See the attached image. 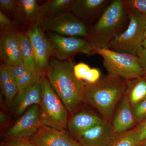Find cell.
Here are the masks:
<instances>
[{"label": "cell", "mask_w": 146, "mask_h": 146, "mask_svg": "<svg viewBox=\"0 0 146 146\" xmlns=\"http://www.w3.org/2000/svg\"><path fill=\"white\" fill-rule=\"evenodd\" d=\"M0 56L2 63L8 67L23 63L16 29L1 31Z\"/></svg>", "instance_id": "cell-14"}, {"label": "cell", "mask_w": 146, "mask_h": 146, "mask_svg": "<svg viewBox=\"0 0 146 146\" xmlns=\"http://www.w3.org/2000/svg\"><path fill=\"white\" fill-rule=\"evenodd\" d=\"M74 0H49L41 6L44 19L71 11Z\"/></svg>", "instance_id": "cell-22"}, {"label": "cell", "mask_w": 146, "mask_h": 146, "mask_svg": "<svg viewBox=\"0 0 146 146\" xmlns=\"http://www.w3.org/2000/svg\"><path fill=\"white\" fill-rule=\"evenodd\" d=\"M9 119L8 116L6 115L3 112H1L0 113V121L1 124H3L7 123L9 121Z\"/></svg>", "instance_id": "cell-35"}, {"label": "cell", "mask_w": 146, "mask_h": 146, "mask_svg": "<svg viewBox=\"0 0 146 146\" xmlns=\"http://www.w3.org/2000/svg\"><path fill=\"white\" fill-rule=\"evenodd\" d=\"M136 127L142 143L146 140V119L138 124Z\"/></svg>", "instance_id": "cell-33"}, {"label": "cell", "mask_w": 146, "mask_h": 146, "mask_svg": "<svg viewBox=\"0 0 146 146\" xmlns=\"http://www.w3.org/2000/svg\"><path fill=\"white\" fill-rule=\"evenodd\" d=\"M30 140L36 146H82L66 130L43 125Z\"/></svg>", "instance_id": "cell-13"}, {"label": "cell", "mask_w": 146, "mask_h": 146, "mask_svg": "<svg viewBox=\"0 0 146 146\" xmlns=\"http://www.w3.org/2000/svg\"><path fill=\"white\" fill-rule=\"evenodd\" d=\"M31 41L34 51L36 68L46 74L52 57V49L49 40L44 32L38 26H34L27 33Z\"/></svg>", "instance_id": "cell-10"}, {"label": "cell", "mask_w": 146, "mask_h": 146, "mask_svg": "<svg viewBox=\"0 0 146 146\" xmlns=\"http://www.w3.org/2000/svg\"><path fill=\"white\" fill-rule=\"evenodd\" d=\"M94 53L99 54L103 58V65L108 75L126 80L146 75L136 56L95 47Z\"/></svg>", "instance_id": "cell-5"}, {"label": "cell", "mask_w": 146, "mask_h": 146, "mask_svg": "<svg viewBox=\"0 0 146 146\" xmlns=\"http://www.w3.org/2000/svg\"><path fill=\"white\" fill-rule=\"evenodd\" d=\"M71 59L60 60L52 57L46 76L51 86L69 113L77 112L84 102L87 83L76 77Z\"/></svg>", "instance_id": "cell-1"}, {"label": "cell", "mask_w": 146, "mask_h": 146, "mask_svg": "<svg viewBox=\"0 0 146 146\" xmlns=\"http://www.w3.org/2000/svg\"><path fill=\"white\" fill-rule=\"evenodd\" d=\"M91 68L86 63H80L74 65V73L76 77L82 80H85L86 75Z\"/></svg>", "instance_id": "cell-29"}, {"label": "cell", "mask_w": 146, "mask_h": 146, "mask_svg": "<svg viewBox=\"0 0 146 146\" xmlns=\"http://www.w3.org/2000/svg\"><path fill=\"white\" fill-rule=\"evenodd\" d=\"M17 35L24 66L27 70L36 69L34 51L29 37L23 32L17 31Z\"/></svg>", "instance_id": "cell-21"}, {"label": "cell", "mask_w": 146, "mask_h": 146, "mask_svg": "<svg viewBox=\"0 0 146 146\" xmlns=\"http://www.w3.org/2000/svg\"><path fill=\"white\" fill-rule=\"evenodd\" d=\"M1 10L8 16L13 19L16 7V1L0 0Z\"/></svg>", "instance_id": "cell-28"}, {"label": "cell", "mask_w": 146, "mask_h": 146, "mask_svg": "<svg viewBox=\"0 0 146 146\" xmlns=\"http://www.w3.org/2000/svg\"><path fill=\"white\" fill-rule=\"evenodd\" d=\"M43 74L37 68L31 70L27 71L24 75L17 81L18 92L25 90L38 83Z\"/></svg>", "instance_id": "cell-24"}, {"label": "cell", "mask_w": 146, "mask_h": 146, "mask_svg": "<svg viewBox=\"0 0 146 146\" xmlns=\"http://www.w3.org/2000/svg\"><path fill=\"white\" fill-rule=\"evenodd\" d=\"M13 19L16 30L17 27H25L27 32L32 27H39L44 17L41 6L36 0H17Z\"/></svg>", "instance_id": "cell-11"}, {"label": "cell", "mask_w": 146, "mask_h": 146, "mask_svg": "<svg viewBox=\"0 0 146 146\" xmlns=\"http://www.w3.org/2000/svg\"><path fill=\"white\" fill-rule=\"evenodd\" d=\"M117 106L111 122L115 135L134 128L137 124L132 106L125 96H124Z\"/></svg>", "instance_id": "cell-18"}, {"label": "cell", "mask_w": 146, "mask_h": 146, "mask_svg": "<svg viewBox=\"0 0 146 146\" xmlns=\"http://www.w3.org/2000/svg\"><path fill=\"white\" fill-rule=\"evenodd\" d=\"M137 56L140 65L146 73V49H142L137 54Z\"/></svg>", "instance_id": "cell-34"}, {"label": "cell", "mask_w": 146, "mask_h": 146, "mask_svg": "<svg viewBox=\"0 0 146 146\" xmlns=\"http://www.w3.org/2000/svg\"><path fill=\"white\" fill-rule=\"evenodd\" d=\"M9 70L10 71L11 74L13 76V78L16 82L19 78L25 74L27 72V70L24 66L23 63H21L15 66L8 67Z\"/></svg>", "instance_id": "cell-31"}, {"label": "cell", "mask_w": 146, "mask_h": 146, "mask_svg": "<svg viewBox=\"0 0 146 146\" xmlns=\"http://www.w3.org/2000/svg\"><path fill=\"white\" fill-rule=\"evenodd\" d=\"M42 98L40 81L33 86L18 92L11 104L12 112L16 116L23 115L27 110L35 105L39 106Z\"/></svg>", "instance_id": "cell-17"}, {"label": "cell", "mask_w": 146, "mask_h": 146, "mask_svg": "<svg viewBox=\"0 0 146 146\" xmlns=\"http://www.w3.org/2000/svg\"><path fill=\"white\" fill-rule=\"evenodd\" d=\"M127 10L138 12L146 18V0H122Z\"/></svg>", "instance_id": "cell-25"}, {"label": "cell", "mask_w": 146, "mask_h": 146, "mask_svg": "<svg viewBox=\"0 0 146 146\" xmlns=\"http://www.w3.org/2000/svg\"><path fill=\"white\" fill-rule=\"evenodd\" d=\"M44 32L63 36L85 37L89 28L71 11L45 18L39 26Z\"/></svg>", "instance_id": "cell-8"}, {"label": "cell", "mask_w": 146, "mask_h": 146, "mask_svg": "<svg viewBox=\"0 0 146 146\" xmlns=\"http://www.w3.org/2000/svg\"><path fill=\"white\" fill-rule=\"evenodd\" d=\"M141 146H146V140L143 141L141 144Z\"/></svg>", "instance_id": "cell-37"}, {"label": "cell", "mask_w": 146, "mask_h": 146, "mask_svg": "<svg viewBox=\"0 0 146 146\" xmlns=\"http://www.w3.org/2000/svg\"><path fill=\"white\" fill-rule=\"evenodd\" d=\"M0 84L1 89L8 106H11L18 93L17 82L11 74L8 68L2 63L0 67Z\"/></svg>", "instance_id": "cell-19"}, {"label": "cell", "mask_w": 146, "mask_h": 146, "mask_svg": "<svg viewBox=\"0 0 146 146\" xmlns=\"http://www.w3.org/2000/svg\"><path fill=\"white\" fill-rule=\"evenodd\" d=\"M0 29L1 31L16 29L10 18L1 10L0 11Z\"/></svg>", "instance_id": "cell-30"}, {"label": "cell", "mask_w": 146, "mask_h": 146, "mask_svg": "<svg viewBox=\"0 0 146 146\" xmlns=\"http://www.w3.org/2000/svg\"><path fill=\"white\" fill-rule=\"evenodd\" d=\"M124 96L132 107L146 99V75L127 80Z\"/></svg>", "instance_id": "cell-20"}, {"label": "cell", "mask_w": 146, "mask_h": 146, "mask_svg": "<svg viewBox=\"0 0 146 146\" xmlns=\"http://www.w3.org/2000/svg\"><path fill=\"white\" fill-rule=\"evenodd\" d=\"M142 46H143V48L146 49V39H144L143 44H142Z\"/></svg>", "instance_id": "cell-36"}, {"label": "cell", "mask_w": 146, "mask_h": 146, "mask_svg": "<svg viewBox=\"0 0 146 146\" xmlns=\"http://www.w3.org/2000/svg\"><path fill=\"white\" fill-rule=\"evenodd\" d=\"M129 21L122 0L112 1L99 19L89 28L84 38L95 48H108L111 40L123 32Z\"/></svg>", "instance_id": "cell-3"}, {"label": "cell", "mask_w": 146, "mask_h": 146, "mask_svg": "<svg viewBox=\"0 0 146 146\" xmlns=\"http://www.w3.org/2000/svg\"><path fill=\"white\" fill-rule=\"evenodd\" d=\"M103 120L92 112L82 110L72 115L68 121L67 128L70 135L77 141L82 134Z\"/></svg>", "instance_id": "cell-16"}, {"label": "cell", "mask_w": 146, "mask_h": 146, "mask_svg": "<svg viewBox=\"0 0 146 146\" xmlns=\"http://www.w3.org/2000/svg\"><path fill=\"white\" fill-rule=\"evenodd\" d=\"M146 39V26L145 30V35H144V39Z\"/></svg>", "instance_id": "cell-38"}, {"label": "cell", "mask_w": 146, "mask_h": 146, "mask_svg": "<svg viewBox=\"0 0 146 146\" xmlns=\"http://www.w3.org/2000/svg\"><path fill=\"white\" fill-rule=\"evenodd\" d=\"M127 81L108 75L96 83H87L84 102L95 108L103 119L111 123L116 108L124 96Z\"/></svg>", "instance_id": "cell-2"}, {"label": "cell", "mask_w": 146, "mask_h": 146, "mask_svg": "<svg viewBox=\"0 0 146 146\" xmlns=\"http://www.w3.org/2000/svg\"><path fill=\"white\" fill-rule=\"evenodd\" d=\"M46 34L51 45L52 57L58 60H69L79 53L94 54V47L84 38L64 36L50 32H47Z\"/></svg>", "instance_id": "cell-7"}, {"label": "cell", "mask_w": 146, "mask_h": 146, "mask_svg": "<svg viewBox=\"0 0 146 146\" xmlns=\"http://www.w3.org/2000/svg\"><path fill=\"white\" fill-rule=\"evenodd\" d=\"M42 98L39 105L40 117L43 125L59 129H67L68 111L51 86L46 75L40 79Z\"/></svg>", "instance_id": "cell-4"}, {"label": "cell", "mask_w": 146, "mask_h": 146, "mask_svg": "<svg viewBox=\"0 0 146 146\" xmlns=\"http://www.w3.org/2000/svg\"><path fill=\"white\" fill-rule=\"evenodd\" d=\"M133 116L137 124L146 119V98L132 107Z\"/></svg>", "instance_id": "cell-26"}, {"label": "cell", "mask_w": 146, "mask_h": 146, "mask_svg": "<svg viewBox=\"0 0 146 146\" xmlns=\"http://www.w3.org/2000/svg\"><path fill=\"white\" fill-rule=\"evenodd\" d=\"M126 11L129 19L127 27L111 40L108 48L137 56L138 53L143 48L146 18L134 11Z\"/></svg>", "instance_id": "cell-6"}, {"label": "cell", "mask_w": 146, "mask_h": 146, "mask_svg": "<svg viewBox=\"0 0 146 146\" xmlns=\"http://www.w3.org/2000/svg\"><path fill=\"white\" fill-rule=\"evenodd\" d=\"M42 125L40 117V108L35 105L27 110L6 133L7 138L30 139L35 135Z\"/></svg>", "instance_id": "cell-9"}, {"label": "cell", "mask_w": 146, "mask_h": 146, "mask_svg": "<svg viewBox=\"0 0 146 146\" xmlns=\"http://www.w3.org/2000/svg\"><path fill=\"white\" fill-rule=\"evenodd\" d=\"M101 78V73L98 69L96 68H91L86 75L85 81L87 83H96Z\"/></svg>", "instance_id": "cell-32"}, {"label": "cell", "mask_w": 146, "mask_h": 146, "mask_svg": "<svg viewBox=\"0 0 146 146\" xmlns=\"http://www.w3.org/2000/svg\"><path fill=\"white\" fill-rule=\"evenodd\" d=\"M115 134L111 122L103 120L78 140L82 146H109Z\"/></svg>", "instance_id": "cell-15"}, {"label": "cell", "mask_w": 146, "mask_h": 146, "mask_svg": "<svg viewBox=\"0 0 146 146\" xmlns=\"http://www.w3.org/2000/svg\"><path fill=\"white\" fill-rule=\"evenodd\" d=\"M0 146H36L30 139L16 138H7Z\"/></svg>", "instance_id": "cell-27"}, {"label": "cell", "mask_w": 146, "mask_h": 146, "mask_svg": "<svg viewBox=\"0 0 146 146\" xmlns=\"http://www.w3.org/2000/svg\"><path fill=\"white\" fill-rule=\"evenodd\" d=\"M141 144L136 127L127 131L115 135L109 146H141Z\"/></svg>", "instance_id": "cell-23"}, {"label": "cell", "mask_w": 146, "mask_h": 146, "mask_svg": "<svg viewBox=\"0 0 146 146\" xmlns=\"http://www.w3.org/2000/svg\"><path fill=\"white\" fill-rule=\"evenodd\" d=\"M112 1L74 0L71 12L88 27L99 19Z\"/></svg>", "instance_id": "cell-12"}]
</instances>
